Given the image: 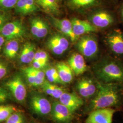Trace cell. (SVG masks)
<instances>
[{
    "mask_svg": "<svg viewBox=\"0 0 123 123\" xmlns=\"http://www.w3.org/2000/svg\"><path fill=\"white\" fill-rule=\"evenodd\" d=\"M59 77L63 84H70L74 77V73L68 63L59 62L56 65Z\"/></svg>",
    "mask_w": 123,
    "mask_h": 123,
    "instance_id": "cell-18",
    "label": "cell"
},
{
    "mask_svg": "<svg viewBox=\"0 0 123 123\" xmlns=\"http://www.w3.org/2000/svg\"><path fill=\"white\" fill-rule=\"evenodd\" d=\"M41 86L46 94L56 99H59L62 94L66 91L64 88L58 87L48 80H45Z\"/></svg>",
    "mask_w": 123,
    "mask_h": 123,
    "instance_id": "cell-22",
    "label": "cell"
},
{
    "mask_svg": "<svg viewBox=\"0 0 123 123\" xmlns=\"http://www.w3.org/2000/svg\"><path fill=\"white\" fill-rule=\"evenodd\" d=\"M106 44L110 52L118 57H123V32L114 29L109 32L105 37Z\"/></svg>",
    "mask_w": 123,
    "mask_h": 123,
    "instance_id": "cell-8",
    "label": "cell"
},
{
    "mask_svg": "<svg viewBox=\"0 0 123 123\" xmlns=\"http://www.w3.org/2000/svg\"><path fill=\"white\" fill-rule=\"evenodd\" d=\"M48 33V26L46 23L40 19L39 22V26L38 28V33L37 37L43 38L47 35Z\"/></svg>",
    "mask_w": 123,
    "mask_h": 123,
    "instance_id": "cell-28",
    "label": "cell"
},
{
    "mask_svg": "<svg viewBox=\"0 0 123 123\" xmlns=\"http://www.w3.org/2000/svg\"><path fill=\"white\" fill-rule=\"evenodd\" d=\"M4 43V37L1 35H0V50L1 49L2 46L3 45V44Z\"/></svg>",
    "mask_w": 123,
    "mask_h": 123,
    "instance_id": "cell-36",
    "label": "cell"
},
{
    "mask_svg": "<svg viewBox=\"0 0 123 123\" xmlns=\"http://www.w3.org/2000/svg\"><path fill=\"white\" fill-rule=\"evenodd\" d=\"M39 53L40 59L37 61L41 62L45 64H47V62L49 61V56L47 53L43 50H38Z\"/></svg>",
    "mask_w": 123,
    "mask_h": 123,
    "instance_id": "cell-32",
    "label": "cell"
},
{
    "mask_svg": "<svg viewBox=\"0 0 123 123\" xmlns=\"http://www.w3.org/2000/svg\"><path fill=\"white\" fill-rule=\"evenodd\" d=\"M62 0H58V1H61Z\"/></svg>",
    "mask_w": 123,
    "mask_h": 123,
    "instance_id": "cell-38",
    "label": "cell"
},
{
    "mask_svg": "<svg viewBox=\"0 0 123 123\" xmlns=\"http://www.w3.org/2000/svg\"><path fill=\"white\" fill-rule=\"evenodd\" d=\"M8 68L4 62L0 61V80L2 79L7 74Z\"/></svg>",
    "mask_w": 123,
    "mask_h": 123,
    "instance_id": "cell-31",
    "label": "cell"
},
{
    "mask_svg": "<svg viewBox=\"0 0 123 123\" xmlns=\"http://www.w3.org/2000/svg\"><path fill=\"white\" fill-rule=\"evenodd\" d=\"M39 8L35 0H18L14 8L16 13L26 15L37 11Z\"/></svg>",
    "mask_w": 123,
    "mask_h": 123,
    "instance_id": "cell-17",
    "label": "cell"
},
{
    "mask_svg": "<svg viewBox=\"0 0 123 123\" xmlns=\"http://www.w3.org/2000/svg\"><path fill=\"white\" fill-rule=\"evenodd\" d=\"M116 110L113 108L99 109L88 113L85 123H112Z\"/></svg>",
    "mask_w": 123,
    "mask_h": 123,
    "instance_id": "cell-9",
    "label": "cell"
},
{
    "mask_svg": "<svg viewBox=\"0 0 123 123\" xmlns=\"http://www.w3.org/2000/svg\"><path fill=\"white\" fill-rule=\"evenodd\" d=\"M40 20V18H35L32 20L31 22V32L32 34L36 37L38 33Z\"/></svg>",
    "mask_w": 123,
    "mask_h": 123,
    "instance_id": "cell-29",
    "label": "cell"
},
{
    "mask_svg": "<svg viewBox=\"0 0 123 123\" xmlns=\"http://www.w3.org/2000/svg\"><path fill=\"white\" fill-rule=\"evenodd\" d=\"M18 0H0V11L7 12L14 8Z\"/></svg>",
    "mask_w": 123,
    "mask_h": 123,
    "instance_id": "cell-26",
    "label": "cell"
},
{
    "mask_svg": "<svg viewBox=\"0 0 123 123\" xmlns=\"http://www.w3.org/2000/svg\"><path fill=\"white\" fill-rule=\"evenodd\" d=\"M46 64L41 62L37 61H33L32 62V67L37 69H40L44 68L46 66Z\"/></svg>",
    "mask_w": 123,
    "mask_h": 123,
    "instance_id": "cell-34",
    "label": "cell"
},
{
    "mask_svg": "<svg viewBox=\"0 0 123 123\" xmlns=\"http://www.w3.org/2000/svg\"><path fill=\"white\" fill-rule=\"evenodd\" d=\"M71 22L73 32L75 35L78 38L82 36L94 33L98 31L88 21L74 18L71 20Z\"/></svg>",
    "mask_w": 123,
    "mask_h": 123,
    "instance_id": "cell-14",
    "label": "cell"
},
{
    "mask_svg": "<svg viewBox=\"0 0 123 123\" xmlns=\"http://www.w3.org/2000/svg\"><path fill=\"white\" fill-rule=\"evenodd\" d=\"M119 14L120 18L123 22V2L119 8Z\"/></svg>",
    "mask_w": 123,
    "mask_h": 123,
    "instance_id": "cell-35",
    "label": "cell"
},
{
    "mask_svg": "<svg viewBox=\"0 0 123 123\" xmlns=\"http://www.w3.org/2000/svg\"><path fill=\"white\" fill-rule=\"evenodd\" d=\"M53 20L54 24L57 29L67 37L69 38L72 42H76L79 39L73 32L71 21L65 18L62 19L54 18Z\"/></svg>",
    "mask_w": 123,
    "mask_h": 123,
    "instance_id": "cell-16",
    "label": "cell"
},
{
    "mask_svg": "<svg viewBox=\"0 0 123 123\" xmlns=\"http://www.w3.org/2000/svg\"><path fill=\"white\" fill-rule=\"evenodd\" d=\"M28 105L32 112L41 117L51 114L52 105L49 99L40 92L31 93L28 98Z\"/></svg>",
    "mask_w": 123,
    "mask_h": 123,
    "instance_id": "cell-4",
    "label": "cell"
},
{
    "mask_svg": "<svg viewBox=\"0 0 123 123\" xmlns=\"http://www.w3.org/2000/svg\"><path fill=\"white\" fill-rule=\"evenodd\" d=\"M35 46L27 42L24 44L20 56V60L23 63H30L33 61L35 54Z\"/></svg>",
    "mask_w": 123,
    "mask_h": 123,
    "instance_id": "cell-21",
    "label": "cell"
},
{
    "mask_svg": "<svg viewBox=\"0 0 123 123\" xmlns=\"http://www.w3.org/2000/svg\"><path fill=\"white\" fill-rule=\"evenodd\" d=\"M77 93L83 99L91 100L97 94L98 86L94 77H84L78 80L75 85Z\"/></svg>",
    "mask_w": 123,
    "mask_h": 123,
    "instance_id": "cell-6",
    "label": "cell"
},
{
    "mask_svg": "<svg viewBox=\"0 0 123 123\" xmlns=\"http://www.w3.org/2000/svg\"><path fill=\"white\" fill-rule=\"evenodd\" d=\"M97 83L98 92L89 100L85 109L86 112L89 113L99 109L117 108L121 105L123 101V84H105L98 81Z\"/></svg>",
    "mask_w": 123,
    "mask_h": 123,
    "instance_id": "cell-1",
    "label": "cell"
},
{
    "mask_svg": "<svg viewBox=\"0 0 123 123\" xmlns=\"http://www.w3.org/2000/svg\"><path fill=\"white\" fill-rule=\"evenodd\" d=\"M51 115L57 123H70L73 119L74 113L59 101L53 103Z\"/></svg>",
    "mask_w": 123,
    "mask_h": 123,
    "instance_id": "cell-11",
    "label": "cell"
},
{
    "mask_svg": "<svg viewBox=\"0 0 123 123\" xmlns=\"http://www.w3.org/2000/svg\"><path fill=\"white\" fill-rule=\"evenodd\" d=\"M19 48V43L17 39L8 41L5 45L3 53L6 57L12 59L16 57Z\"/></svg>",
    "mask_w": 123,
    "mask_h": 123,
    "instance_id": "cell-24",
    "label": "cell"
},
{
    "mask_svg": "<svg viewBox=\"0 0 123 123\" xmlns=\"http://www.w3.org/2000/svg\"><path fill=\"white\" fill-rule=\"evenodd\" d=\"M6 88L14 99L19 103L26 101L27 96L26 87L22 77L17 74L9 79L6 84Z\"/></svg>",
    "mask_w": 123,
    "mask_h": 123,
    "instance_id": "cell-7",
    "label": "cell"
},
{
    "mask_svg": "<svg viewBox=\"0 0 123 123\" xmlns=\"http://www.w3.org/2000/svg\"><path fill=\"white\" fill-rule=\"evenodd\" d=\"M0 33L7 41L18 39L26 34V29L22 22L15 21L7 22L3 27Z\"/></svg>",
    "mask_w": 123,
    "mask_h": 123,
    "instance_id": "cell-10",
    "label": "cell"
},
{
    "mask_svg": "<svg viewBox=\"0 0 123 123\" xmlns=\"http://www.w3.org/2000/svg\"><path fill=\"white\" fill-rule=\"evenodd\" d=\"M22 70L28 84L31 86L37 87L42 86L45 81V80L39 79L37 77L33 70V68L32 67H26L24 68Z\"/></svg>",
    "mask_w": 123,
    "mask_h": 123,
    "instance_id": "cell-23",
    "label": "cell"
},
{
    "mask_svg": "<svg viewBox=\"0 0 123 123\" xmlns=\"http://www.w3.org/2000/svg\"><path fill=\"white\" fill-rule=\"evenodd\" d=\"M68 63L76 76L83 74L88 69L84 57L79 53H73L69 58Z\"/></svg>",
    "mask_w": 123,
    "mask_h": 123,
    "instance_id": "cell-15",
    "label": "cell"
},
{
    "mask_svg": "<svg viewBox=\"0 0 123 123\" xmlns=\"http://www.w3.org/2000/svg\"><path fill=\"white\" fill-rule=\"evenodd\" d=\"M94 77L105 84H123V62L110 56L98 60L92 66Z\"/></svg>",
    "mask_w": 123,
    "mask_h": 123,
    "instance_id": "cell-2",
    "label": "cell"
},
{
    "mask_svg": "<svg viewBox=\"0 0 123 123\" xmlns=\"http://www.w3.org/2000/svg\"><path fill=\"white\" fill-rule=\"evenodd\" d=\"M39 7L47 13L58 15L60 13V7L58 0H35Z\"/></svg>",
    "mask_w": 123,
    "mask_h": 123,
    "instance_id": "cell-20",
    "label": "cell"
},
{
    "mask_svg": "<svg viewBox=\"0 0 123 123\" xmlns=\"http://www.w3.org/2000/svg\"><path fill=\"white\" fill-rule=\"evenodd\" d=\"M48 47L55 54L60 55L68 49L69 42L66 37L58 34L55 35L49 40Z\"/></svg>",
    "mask_w": 123,
    "mask_h": 123,
    "instance_id": "cell-13",
    "label": "cell"
},
{
    "mask_svg": "<svg viewBox=\"0 0 123 123\" xmlns=\"http://www.w3.org/2000/svg\"><path fill=\"white\" fill-rule=\"evenodd\" d=\"M76 47L83 57L90 60L95 59L99 54L98 40L90 33L80 37L76 41Z\"/></svg>",
    "mask_w": 123,
    "mask_h": 123,
    "instance_id": "cell-3",
    "label": "cell"
},
{
    "mask_svg": "<svg viewBox=\"0 0 123 123\" xmlns=\"http://www.w3.org/2000/svg\"><path fill=\"white\" fill-rule=\"evenodd\" d=\"M59 101L74 114L84 105V99L76 92H64L59 98Z\"/></svg>",
    "mask_w": 123,
    "mask_h": 123,
    "instance_id": "cell-12",
    "label": "cell"
},
{
    "mask_svg": "<svg viewBox=\"0 0 123 123\" xmlns=\"http://www.w3.org/2000/svg\"><path fill=\"white\" fill-rule=\"evenodd\" d=\"M88 21L98 30H105L112 26L116 19L110 11L97 7L90 14Z\"/></svg>",
    "mask_w": 123,
    "mask_h": 123,
    "instance_id": "cell-5",
    "label": "cell"
},
{
    "mask_svg": "<svg viewBox=\"0 0 123 123\" xmlns=\"http://www.w3.org/2000/svg\"><path fill=\"white\" fill-rule=\"evenodd\" d=\"M6 123H25L24 117L21 113L15 112L6 120Z\"/></svg>",
    "mask_w": 123,
    "mask_h": 123,
    "instance_id": "cell-27",
    "label": "cell"
},
{
    "mask_svg": "<svg viewBox=\"0 0 123 123\" xmlns=\"http://www.w3.org/2000/svg\"><path fill=\"white\" fill-rule=\"evenodd\" d=\"M30 123H38V122H34V121H33V122H31Z\"/></svg>",
    "mask_w": 123,
    "mask_h": 123,
    "instance_id": "cell-37",
    "label": "cell"
},
{
    "mask_svg": "<svg viewBox=\"0 0 123 123\" xmlns=\"http://www.w3.org/2000/svg\"><path fill=\"white\" fill-rule=\"evenodd\" d=\"M10 98L9 92L4 88H0V104L6 102Z\"/></svg>",
    "mask_w": 123,
    "mask_h": 123,
    "instance_id": "cell-30",
    "label": "cell"
},
{
    "mask_svg": "<svg viewBox=\"0 0 123 123\" xmlns=\"http://www.w3.org/2000/svg\"><path fill=\"white\" fill-rule=\"evenodd\" d=\"M8 20V16L4 13H0V32Z\"/></svg>",
    "mask_w": 123,
    "mask_h": 123,
    "instance_id": "cell-33",
    "label": "cell"
},
{
    "mask_svg": "<svg viewBox=\"0 0 123 123\" xmlns=\"http://www.w3.org/2000/svg\"><path fill=\"white\" fill-rule=\"evenodd\" d=\"M15 112H16V108L13 106L0 105V122L6 120Z\"/></svg>",
    "mask_w": 123,
    "mask_h": 123,
    "instance_id": "cell-25",
    "label": "cell"
},
{
    "mask_svg": "<svg viewBox=\"0 0 123 123\" xmlns=\"http://www.w3.org/2000/svg\"><path fill=\"white\" fill-rule=\"evenodd\" d=\"M102 0H68V5L72 9L84 10L98 7Z\"/></svg>",
    "mask_w": 123,
    "mask_h": 123,
    "instance_id": "cell-19",
    "label": "cell"
}]
</instances>
